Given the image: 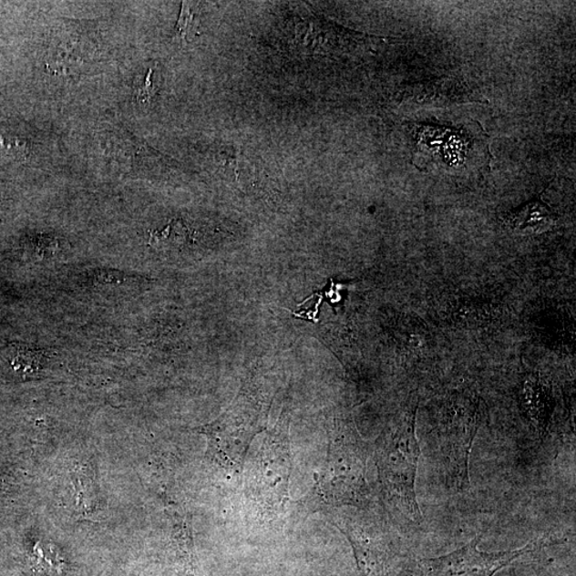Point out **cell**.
Returning a JSON list of instances; mask_svg holds the SVG:
<instances>
[{
  "label": "cell",
  "mask_w": 576,
  "mask_h": 576,
  "mask_svg": "<svg viewBox=\"0 0 576 576\" xmlns=\"http://www.w3.org/2000/svg\"><path fill=\"white\" fill-rule=\"evenodd\" d=\"M417 404L400 412L375 444V465L385 497L406 518L422 519L417 499L416 479L419 444L416 435Z\"/></svg>",
  "instance_id": "2"
},
{
  "label": "cell",
  "mask_w": 576,
  "mask_h": 576,
  "mask_svg": "<svg viewBox=\"0 0 576 576\" xmlns=\"http://www.w3.org/2000/svg\"><path fill=\"white\" fill-rule=\"evenodd\" d=\"M481 537L455 552L437 559L422 561L426 576H494L499 570L509 565L513 561L530 552L537 543L528 544L523 549L507 552L486 553L478 549Z\"/></svg>",
  "instance_id": "7"
},
{
  "label": "cell",
  "mask_w": 576,
  "mask_h": 576,
  "mask_svg": "<svg viewBox=\"0 0 576 576\" xmlns=\"http://www.w3.org/2000/svg\"><path fill=\"white\" fill-rule=\"evenodd\" d=\"M367 447L355 425L335 421L329 431L327 458L308 496L300 500L305 511L334 507H365L371 498L366 480Z\"/></svg>",
  "instance_id": "1"
},
{
  "label": "cell",
  "mask_w": 576,
  "mask_h": 576,
  "mask_svg": "<svg viewBox=\"0 0 576 576\" xmlns=\"http://www.w3.org/2000/svg\"><path fill=\"white\" fill-rule=\"evenodd\" d=\"M415 165L425 171L462 174L489 167L488 136L478 123L412 125Z\"/></svg>",
  "instance_id": "3"
},
{
  "label": "cell",
  "mask_w": 576,
  "mask_h": 576,
  "mask_svg": "<svg viewBox=\"0 0 576 576\" xmlns=\"http://www.w3.org/2000/svg\"><path fill=\"white\" fill-rule=\"evenodd\" d=\"M27 152V144L20 138L0 134V156L22 158Z\"/></svg>",
  "instance_id": "14"
},
{
  "label": "cell",
  "mask_w": 576,
  "mask_h": 576,
  "mask_svg": "<svg viewBox=\"0 0 576 576\" xmlns=\"http://www.w3.org/2000/svg\"><path fill=\"white\" fill-rule=\"evenodd\" d=\"M483 417L481 400L469 392L452 394L443 406L441 437L444 459L450 487L456 490H467L469 486V454Z\"/></svg>",
  "instance_id": "6"
},
{
  "label": "cell",
  "mask_w": 576,
  "mask_h": 576,
  "mask_svg": "<svg viewBox=\"0 0 576 576\" xmlns=\"http://www.w3.org/2000/svg\"><path fill=\"white\" fill-rule=\"evenodd\" d=\"M199 27V21L195 11L188 3L181 4V10L177 26H175V39L181 43H186L196 35Z\"/></svg>",
  "instance_id": "12"
},
{
  "label": "cell",
  "mask_w": 576,
  "mask_h": 576,
  "mask_svg": "<svg viewBox=\"0 0 576 576\" xmlns=\"http://www.w3.org/2000/svg\"><path fill=\"white\" fill-rule=\"evenodd\" d=\"M521 403L540 435L546 434L554 409V398L552 389L540 375H530L524 380Z\"/></svg>",
  "instance_id": "8"
},
{
  "label": "cell",
  "mask_w": 576,
  "mask_h": 576,
  "mask_svg": "<svg viewBox=\"0 0 576 576\" xmlns=\"http://www.w3.org/2000/svg\"><path fill=\"white\" fill-rule=\"evenodd\" d=\"M267 409L256 394L243 390L216 421L196 429L208 440L206 459L229 474L238 475L254 437L265 428Z\"/></svg>",
  "instance_id": "4"
},
{
  "label": "cell",
  "mask_w": 576,
  "mask_h": 576,
  "mask_svg": "<svg viewBox=\"0 0 576 576\" xmlns=\"http://www.w3.org/2000/svg\"><path fill=\"white\" fill-rule=\"evenodd\" d=\"M342 530L353 544L355 559L358 561L363 576H387L385 550L366 540L358 531L350 529Z\"/></svg>",
  "instance_id": "10"
},
{
  "label": "cell",
  "mask_w": 576,
  "mask_h": 576,
  "mask_svg": "<svg viewBox=\"0 0 576 576\" xmlns=\"http://www.w3.org/2000/svg\"><path fill=\"white\" fill-rule=\"evenodd\" d=\"M153 74L152 68H149L146 77H139L136 79L134 85V98L137 102L149 103L151 101L154 94L156 93Z\"/></svg>",
  "instance_id": "13"
},
{
  "label": "cell",
  "mask_w": 576,
  "mask_h": 576,
  "mask_svg": "<svg viewBox=\"0 0 576 576\" xmlns=\"http://www.w3.org/2000/svg\"><path fill=\"white\" fill-rule=\"evenodd\" d=\"M175 553L184 576H195V549L190 518L178 517L172 531Z\"/></svg>",
  "instance_id": "11"
},
{
  "label": "cell",
  "mask_w": 576,
  "mask_h": 576,
  "mask_svg": "<svg viewBox=\"0 0 576 576\" xmlns=\"http://www.w3.org/2000/svg\"><path fill=\"white\" fill-rule=\"evenodd\" d=\"M290 426L282 417L268 432L246 475V494L256 515L262 519L279 518L290 494L292 453Z\"/></svg>",
  "instance_id": "5"
},
{
  "label": "cell",
  "mask_w": 576,
  "mask_h": 576,
  "mask_svg": "<svg viewBox=\"0 0 576 576\" xmlns=\"http://www.w3.org/2000/svg\"><path fill=\"white\" fill-rule=\"evenodd\" d=\"M555 222L552 210L538 199L505 218L507 227L519 234H541L554 227Z\"/></svg>",
  "instance_id": "9"
}]
</instances>
